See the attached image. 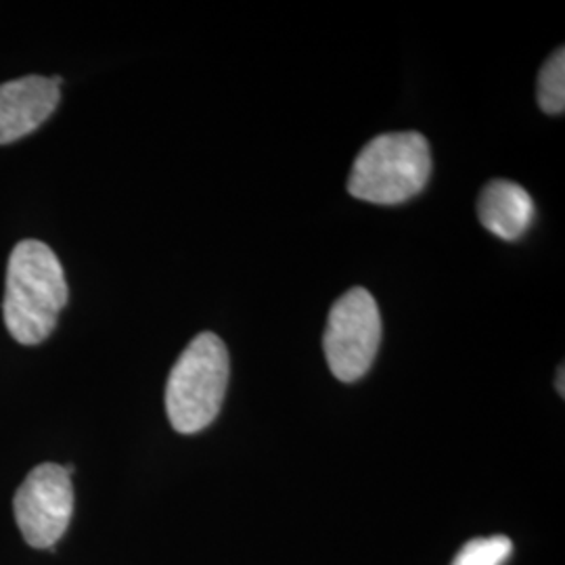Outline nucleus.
Returning a JSON list of instances; mask_svg holds the SVG:
<instances>
[{
    "mask_svg": "<svg viewBox=\"0 0 565 565\" xmlns=\"http://www.w3.org/2000/svg\"><path fill=\"white\" fill-rule=\"evenodd\" d=\"M539 105L548 116H562L565 109V51L551 55L539 74Z\"/></svg>",
    "mask_w": 565,
    "mask_h": 565,
    "instance_id": "nucleus-8",
    "label": "nucleus"
},
{
    "mask_svg": "<svg viewBox=\"0 0 565 565\" xmlns=\"http://www.w3.org/2000/svg\"><path fill=\"white\" fill-rule=\"evenodd\" d=\"M513 551L507 536H490L471 541L461 548L452 565H503Z\"/></svg>",
    "mask_w": 565,
    "mask_h": 565,
    "instance_id": "nucleus-9",
    "label": "nucleus"
},
{
    "mask_svg": "<svg viewBox=\"0 0 565 565\" xmlns=\"http://www.w3.org/2000/svg\"><path fill=\"white\" fill-rule=\"evenodd\" d=\"M70 300V289L57 254L36 239L18 243L7 266L2 315L13 340L42 343L53 331Z\"/></svg>",
    "mask_w": 565,
    "mask_h": 565,
    "instance_id": "nucleus-1",
    "label": "nucleus"
},
{
    "mask_svg": "<svg viewBox=\"0 0 565 565\" xmlns=\"http://www.w3.org/2000/svg\"><path fill=\"white\" fill-rule=\"evenodd\" d=\"M431 177V153L419 132H390L366 142L356 156L348 191L375 205H398L419 195Z\"/></svg>",
    "mask_w": 565,
    "mask_h": 565,
    "instance_id": "nucleus-2",
    "label": "nucleus"
},
{
    "mask_svg": "<svg viewBox=\"0 0 565 565\" xmlns=\"http://www.w3.org/2000/svg\"><path fill=\"white\" fill-rule=\"evenodd\" d=\"M61 82L25 76L0 84V145L20 141L53 116L60 105Z\"/></svg>",
    "mask_w": 565,
    "mask_h": 565,
    "instance_id": "nucleus-6",
    "label": "nucleus"
},
{
    "mask_svg": "<svg viewBox=\"0 0 565 565\" xmlns=\"http://www.w3.org/2000/svg\"><path fill=\"white\" fill-rule=\"evenodd\" d=\"M74 467L42 463L34 467L15 492L13 509L25 543L53 548L74 513Z\"/></svg>",
    "mask_w": 565,
    "mask_h": 565,
    "instance_id": "nucleus-5",
    "label": "nucleus"
},
{
    "mask_svg": "<svg viewBox=\"0 0 565 565\" xmlns=\"http://www.w3.org/2000/svg\"><path fill=\"white\" fill-rule=\"evenodd\" d=\"M228 375V350L216 333H200L184 348L166 385V413L179 434H198L218 417Z\"/></svg>",
    "mask_w": 565,
    "mask_h": 565,
    "instance_id": "nucleus-3",
    "label": "nucleus"
},
{
    "mask_svg": "<svg viewBox=\"0 0 565 565\" xmlns=\"http://www.w3.org/2000/svg\"><path fill=\"white\" fill-rule=\"evenodd\" d=\"M559 392H562V396H564V369H559Z\"/></svg>",
    "mask_w": 565,
    "mask_h": 565,
    "instance_id": "nucleus-10",
    "label": "nucleus"
},
{
    "mask_svg": "<svg viewBox=\"0 0 565 565\" xmlns=\"http://www.w3.org/2000/svg\"><path fill=\"white\" fill-rule=\"evenodd\" d=\"M382 343V315L375 298L354 287L333 303L324 329V356L331 373L352 384L364 377Z\"/></svg>",
    "mask_w": 565,
    "mask_h": 565,
    "instance_id": "nucleus-4",
    "label": "nucleus"
},
{
    "mask_svg": "<svg viewBox=\"0 0 565 565\" xmlns=\"http://www.w3.org/2000/svg\"><path fill=\"white\" fill-rule=\"evenodd\" d=\"M478 216L486 231L503 242L522 239L536 218L530 193L518 182L490 181L478 200Z\"/></svg>",
    "mask_w": 565,
    "mask_h": 565,
    "instance_id": "nucleus-7",
    "label": "nucleus"
}]
</instances>
